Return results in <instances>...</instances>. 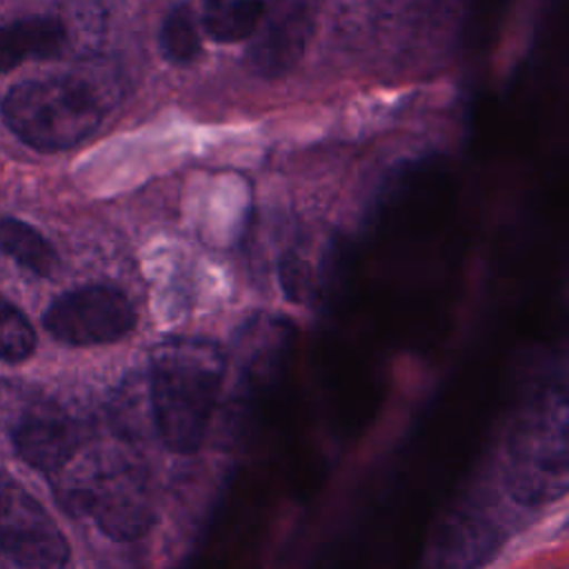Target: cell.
Returning a JSON list of instances; mask_svg holds the SVG:
<instances>
[{"label":"cell","mask_w":569,"mask_h":569,"mask_svg":"<svg viewBox=\"0 0 569 569\" xmlns=\"http://www.w3.org/2000/svg\"><path fill=\"white\" fill-rule=\"evenodd\" d=\"M224 376V356L211 340L171 338L151 353V409L162 442L176 453L202 445Z\"/></svg>","instance_id":"1"},{"label":"cell","mask_w":569,"mask_h":569,"mask_svg":"<svg viewBox=\"0 0 569 569\" xmlns=\"http://www.w3.org/2000/svg\"><path fill=\"white\" fill-rule=\"evenodd\" d=\"M11 133L38 151H64L87 140L102 122L93 89L73 76H44L13 84L0 104Z\"/></svg>","instance_id":"2"},{"label":"cell","mask_w":569,"mask_h":569,"mask_svg":"<svg viewBox=\"0 0 569 569\" xmlns=\"http://www.w3.org/2000/svg\"><path fill=\"white\" fill-rule=\"evenodd\" d=\"M62 493L71 509L87 513L109 538L136 540L153 525L147 476L120 449H100L87 456Z\"/></svg>","instance_id":"3"},{"label":"cell","mask_w":569,"mask_h":569,"mask_svg":"<svg viewBox=\"0 0 569 569\" xmlns=\"http://www.w3.org/2000/svg\"><path fill=\"white\" fill-rule=\"evenodd\" d=\"M567 407L562 400H540L516 418L509 453V491L525 505L558 500L567 491Z\"/></svg>","instance_id":"4"},{"label":"cell","mask_w":569,"mask_h":569,"mask_svg":"<svg viewBox=\"0 0 569 569\" xmlns=\"http://www.w3.org/2000/svg\"><path fill=\"white\" fill-rule=\"evenodd\" d=\"M42 322L64 345H107L124 338L136 327V309L118 287L84 284L60 293L47 307Z\"/></svg>","instance_id":"5"},{"label":"cell","mask_w":569,"mask_h":569,"mask_svg":"<svg viewBox=\"0 0 569 569\" xmlns=\"http://www.w3.org/2000/svg\"><path fill=\"white\" fill-rule=\"evenodd\" d=\"M0 547L20 569H67L69 562L64 533L13 478L0 480Z\"/></svg>","instance_id":"6"},{"label":"cell","mask_w":569,"mask_h":569,"mask_svg":"<svg viewBox=\"0 0 569 569\" xmlns=\"http://www.w3.org/2000/svg\"><path fill=\"white\" fill-rule=\"evenodd\" d=\"M82 429L62 413L38 411L24 416L13 429L18 456L40 473L60 471L80 449Z\"/></svg>","instance_id":"7"},{"label":"cell","mask_w":569,"mask_h":569,"mask_svg":"<svg viewBox=\"0 0 569 569\" xmlns=\"http://www.w3.org/2000/svg\"><path fill=\"white\" fill-rule=\"evenodd\" d=\"M309 24L311 18L305 2L280 7L249 53L251 67L262 76H280L287 71L302 53Z\"/></svg>","instance_id":"8"},{"label":"cell","mask_w":569,"mask_h":569,"mask_svg":"<svg viewBox=\"0 0 569 569\" xmlns=\"http://www.w3.org/2000/svg\"><path fill=\"white\" fill-rule=\"evenodd\" d=\"M67 44V29L53 16L18 18L0 24V71H11L27 60L58 56Z\"/></svg>","instance_id":"9"},{"label":"cell","mask_w":569,"mask_h":569,"mask_svg":"<svg viewBox=\"0 0 569 569\" xmlns=\"http://www.w3.org/2000/svg\"><path fill=\"white\" fill-rule=\"evenodd\" d=\"M0 251L40 278H51L60 267L53 244L36 227L11 216L0 218Z\"/></svg>","instance_id":"10"},{"label":"cell","mask_w":569,"mask_h":569,"mask_svg":"<svg viewBox=\"0 0 569 569\" xmlns=\"http://www.w3.org/2000/svg\"><path fill=\"white\" fill-rule=\"evenodd\" d=\"M264 0H204V29L218 42L247 40L264 20Z\"/></svg>","instance_id":"11"},{"label":"cell","mask_w":569,"mask_h":569,"mask_svg":"<svg viewBox=\"0 0 569 569\" xmlns=\"http://www.w3.org/2000/svg\"><path fill=\"white\" fill-rule=\"evenodd\" d=\"M160 51L173 64H189L200 53L196 18L187 4L173 7L160 27Z\"/></svg>","instance_id":"12"},{"label":"cell","mask_w":569,"mask_h":569,"mask_svg":"<svg viewBox=\"0 0 569 569\" xmlns=\"http://www.w3.org/2000/svg\"><path fill=\"white\" fill-rule=\"evenodd\" d=\"M36 349V331L27 316L0 296V360L22 362Z\"/></svg>","instance_id":"13"},{"label":"cell","mask_w":569,"mask_h":569,"mask_svg":"<svg viewBox=\"0 0 569 569\" xmlns=\"http://www.w3.org/2000/svg\"><path fill=\"white\" fill-rule=\"evenodd\" d=\"M278 276H280L282 291L293 302H307L313 296V273L305 260L296 256L282 258Z\"/></svg>","instance_id":"14"}]
</instances>
